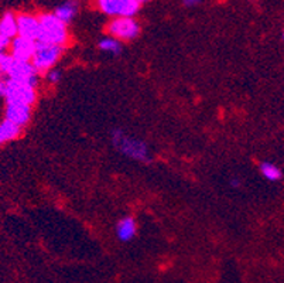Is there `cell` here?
<instances>
[{
    "mask_svg": "<svg viewBox=\"0 0 284 283\" xmlns=\"http://www.w3.org/2000/svg\"><path fill=\"white\" fill-rule=\"evenodd\" d=\"M136 221L132 217H125L122 218L118 225H116V234H118V238L123 242H129L135 238L136 235Z\"/></svg>",
    "mask_w": 284,
    "mask_h": 283,
    "instance_id": "10",
    "label": "cell"
},
{
    "mask_svg": "<svg viewBox=\"0 0 284 283\" xmlns=\"http://www.w3.org/2000/svg\"><path fill=\"white\" fill-rule=\"evenodd\" d=\"M5 95H6V80L0 78V97L5 98Z\"/></svg>",
    "mask_w": 284,
    "mask_h": 283,
    "instance_id": "21",
    "label": "cell"
},
{
    "mask_svg": "<svg viewBox=\"0 0 284 283\" xmlns=\"http://www.w3.org/2000/svg\"><path fill=\"white\" fill-rule=\"evenodd\" d=\"M6 77L9 80L27 84L33 88H36L38 84V73L36 71L34 65L29 61H17L13 58L8 73H6Z\"/></svg>",
    "mask_w": 284,
    "mask_h": 283,
    "instance_id": "6",
    "label": "cell"
},
{
    "mask_svg": "<svg viewBox=\"0 0 284 283\" xmlns=\"http://www.w3.org/2000/svg\"><path fill=\"white\" fill-rule=\"evenodd\" d=\"M78 9H79L78 2H75V0H68V2L62 3V5H60L58 8L55 9L54 15L57 16L61 22H64L65 24H68V23L71 22L75 16H76Z\"/></svg>",
    "mask_w": 284,
    "mask_h": 283,
    "instance_id": "12",
    "label": "cell"
},
{
    "mask_svg": "<svg viewBox=\"0 0 284 283\" xmlns=\"http://www.w3.org/2000/svg\"><path fill=\"white\" fill-rule=\"evenodd\" d=\"M17 27H19V36L29 38L33 41H37L40 34V22L38 17L31 15H19L17 16Z\"/></svg>",
    "mask_w": 284,
    "mask_h": 283,
    "instance_id": "9",
    "label": "cell"
},
{
    "mask_svg": "<svg viewBox=\"0 0 284 283\" xmlns=\"http://www.w3.org/2000/svg\"><path fill=\"white\" fill-rule=\"evenodd\" d=\"M108 31L116 40H135L140 34V26L133 17H118L108 24Z\"/></svg>",
    "mask_w": 284,
    "mask_h": 283,
    "instance_id": "5",
    "label": "cell"
},
{
    "mask_svg": "<svg viewBox=\"0 0 284 283\" xmlns=\"http://www.w3.org/2000/svg\"><path fill=\"white\" fill-rule=\"evenodd\" d=\"M12 44V40L0 34V52H5Z\"/></svg>",
    "mask_w": 284,
    "mask_h": 283,
    "instance_id": "19",
    "label": "cell"
},
{
    "mask_svg": "<svg viewBox=\"0 0 284 283\" xmlns=\"http://www.w3.org/2000/svg\"><path fill=\"white\" fill-rule=\"evenodd\" d=\"M99 48L102 51L109 52V54H113V55H119L122 52V44H120L119 40L113 37H106L104 40L99 41Z\"/></svg>",
    "mask_w": 284,
    "mask_h": 283,
    "instance_id": "16",
    "label": "cell"
},
{
    "mask_svg": "<svg viewBox=\"0 0 284 283\" xmlns=\"http://www.w3.org/2000/svg\"><path fill=\"white\" fill-rule=\"evenodd\" d=\"M119 2V17H133L140 9L137 0H118Z\"/></svg>",
    "mask_w": 284,
    "mask_h": 283,
    "instance_id": "15",
    "label": "cell"
},
{
    "mask_svg": "<svg viewBox=\"0 0 284 283\" xmlns=\"http://www.w3.org/2000/svg\"><path fill=\"white\" fill-rule=\"evenodd\" d=\"M283 40H284V33H283Z\"/></svg>",
    "mask_w": 284,
    "mask_h": 283,
    "instance_id": "24",
    "label": "cell"
},
{
    "mask_svg": "<svg viewBox=\"0 0 284 283\" xmlns=\"http://www.w3.org/2000/svg\"><path fill=\"white\" fill-rule=\"evenodd\" d=\"M6 102H19V104L31 105L37 99V91L27 84L13 81L6 78V95H5Z\"/></svg>",
    "mask_w": 284,
    "mask_h": 283,
    "instance_id": "4",
    "label": "cell"
},
{
    "mask_svg": "<svg viewBox=\"0 0 284 283\" xmlns=\"http://www.w3.org/2000/svg\"><path fill=\"white\" fill-rule=\"evenodd\" d=\"M0 34L5 37L13 40L19 36V27H17V16L13 13H5L0 19Z\"/></svg>",
    "mask_w": 284,
    "mask_h": 283,
    "instance_id": "11",
    "label": "cell"
},
{
    "mask_svg": "<svg viewBox=\"0 0 284 283\" xmlns=\"http://www.w3.org/2000/svg\"><path fill=\"white\" fill-rule=\"evenodd\" d=\"M137 2H139V3L142 5V3H146V2H149V0H137Z\"/></svg>",
    "mask_w": 284,
    "mask_h": 283,
    "instance_id": "23",
    "label": "cell"
},
{
    "mask_svg": "<svg viewBox=\"0 0 284 283\" xmlns=\"http://www.w3.org/2000/svg\"><path fill=\"white\" fill-rule=\"evenodd\" d=\"M98 8L108 16H119V2L118 0H97Z\"/></svg>",
    "mask_w": 284,
    "mask_h": 283,
    "instance_id": "17",
    "label": "cell"
},
{
    "mask_svg": "<svg viewBox=\"0 0 284 283\" xmlns=\"http://www.w3.org/2000/svg\"><path fill=\"white\" fill-rule=\"evenodd\" d=\"M40 22V34L37 43H45L64 47L68 41L67 24L61 22L54 13H44L38 17Z\"/></svg>",
    "mask_w": 284,
    "mask_h": 283,
    "instance_id": "2",
    "label": "cell"
},
{
    "mask_svg": "<svg viewBox=\"0 0 284 283\" xmlns=\"http://www.w3.org/2000/svg\"><path fill=\"white\" fill-rule=\"evenodd\" d=\"M36 45H37V41H33V40H29V38L17 36V37L12 40V44H10L12 54L10 55L17 61H29V62H31V58H33L34 51H36Z\"/></svg>",
    "mask_w": 284,
    "mask_h": 283,
    "instance_id": "7",
    "label": "cell"
},
{
    "mask_svg": "<svg viewBox=\"0 0 284 283\" xmlns=\"http://www.w3.org/2000/svg\"><path fill=\"white\" fill-rule=\"evenodd\" d=\"M0 75H2V74H0Z\"/></svg>",
    "mask_w": 284,
    "mask_h": 283,
    "instance_id": "25",
    "label": "cell"
},
{
    "mask_svg": "<svg viewBox=\"0 0 284 283\" xmlns=\"http://www.w3.org/2000/svg\"><path fill=\"white\" fill-rule=\"evenodd\" d=\"M112 143L115 149L120 152L123 156L136 162H142V163L151 162V155H150L147 145L137 137L129 136L120 129H116L112 132Z\"/></svg>",
    "mask_w": 284,
    "mask_h": 283,
    "instance_id": "1",
    "label": "cell"
},
{
    "mask_svg": "<svg viewBox=\"0 0 284 283\" xmlns=\"http://www.w3.org/2000/svg\"><path fill=\"white\" fill-rule=\"evenodd\" d=\"M231 186L235 187V188H239L240 186H242V183H240V180L238 179H232L231 180Z\"/></svg>",
    "mask_w": 284,
    "mask_h": 283,
    "instance_id": "22",
    "label": "cell"
},
{
    "mask_svg": "<svg viewBox=\"0 0 284 283\" xmlns=\"http://www.w3.org/2000/svg\"><path fill=\"white\" fill-rule=\"evenodd\" d=\"M6 120L15 123L17 126H26L31 119V106L19 102H6V111H5Z\"/></svg>",
    "mask_w": 284,
    "mask_h": 283,
    "instance_id": "8",
    "label": "cell"
},
{
    "mask_svg": "<svg viewBox=\"0 0 284 283\" xmlns=\"http://www.w3.org/2000/svg\"><path fill=\"white\" fill-rule=\"evenodd\" d=\"M62 52H64V47L37 43L34 55L31 58V64L34 65L37 73H48L58 62Z\"/></svg>",
    "mask_w": 284,
    "mask_h": 283,
    "instance_id": "3",
    "label": "cell"
},
{
    "mask_svg": "<svg viewBox=\"0 0 284 283\" xmlns=\"http://www.w3.org/2000/svg\"><path fill=\"white\" fill-rule=\"evenodd\" d=\"M20 133H22V127L20 126H17V125L6 119L0 122V145H3L6 142L15 140L16 137L20 136Z\"/></svg>",
    "mask_w": 284,
    "mask_h": 283,
    "instance_id": "13",
    "label": "cell"
},
{
    "mask_svg": "<svg viewBox=\"0 0 284 283\" xmlns=\"http://www.w3.org/2000/svg\"><path fill=\"white\" fill-rule=\"evenodd\" d=\"M182 3H184V6H187V8H194V6L201 3V0H182Z\"/></svg>",
    "mask_w": 284,
    "mask_h": 283,
    "instance_id": "20",
    "label": "cell"
},
{
    "mask_svg": "<svg viewBox=\"0 0 284 283\" xmlns=\"http://www.w3.org/2000/svg\"><path fill=\"white\" fill-rule=\"evenodd\" d=\"M45 77H47V80H48L50 84H57V82H60V80H61V73L58 71V69L53 68V69H50V71L47 73Z\"/></svg>",
    "mask_w": 284,
    "mask_h": 283,
    "instance_id": "18",
    "label": "cell"
},
{
    "mask_svg": "<svg viewBox=\"0 0 284 283\" xmlns=\"http://www.w3.org/2000/svg\"><path fill=\"white\" fill-rule=\"evenodd\" d=\"M259 169H260V173H262L263 177L267 180V181L276 183V181H280V180L283 179V172L277 167L276 164L270 163V162H262L260 166H259Z\"/></svg>",
    "mask_w": 284,
    "mask_h": 283,
    "instance_id": "14",
    "label": "cell"
}]
</instances>
